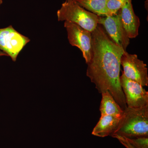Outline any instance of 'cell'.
I'll use <instances>...</instances> for the list:
<instances>
[{
    "label": "cell",
    "instance_id": "obj_17",
    "mask_svg": "<svg viewBox=\"0 0 148 148\" xmlns=\"http://www.w3.org/2000/svg\"><path fill=\"white\" fill-rule=\"evenodd\" d=\"M3 1L2 0H0V6H1V5L2 4Z\"/></svg>",
    "mask_w": 148,
    "mask_h": 148
},
{
    "label": "cell",
    "instance_id": "obj_16",
    "mask_svg": "<svg viewBox=\"0 0 148 148\" xmlns=\"http://www.w3.org/2000/svg\"><path fill=\"white\" fill-rule=\"evenodd\" d=\"M7 56L5 53L3 52L1 50H0V57L2 56Z\"/></svg>",
    "mask_w": 148,
    "mask_h": 148
},
{
    "label": "cell",
    "instance_id": "obj_1",
    "mask_svg": "<svg viewBox=\"0 0 148 148\" xmlns=\"http://www.w3.org/2000/svg\"><path fill=\"white\" fill-rule=\"evenodd\" d=\"M92 53L86 76L99 93L108 91L123 111L127 108L120 82L121 58L125 51L112 41L98 24L92 32Z\"/></svg>",
    "mask_w": 148,
    "mask_h": 148
},
{
    "label": "cell",
    "instance_id": "obj_15",
    "mask_svg": "<svg viewBox=\"0 0 148 148\" xmlns=\"http://www.w3.org/2000/svg\"><path fill=\"white\" fill-rule=\"evenodd\" d=\"M112 137L116 138L119 141L120 143L122 144L126 148H136L130 143L125 137L119 135H113L112 136Z\"/></svg>",
    "mask_w": 148,
    "mask_h": 148
},
{
    "label": "cell",
    "instance_id": "obj_8",
    "mask_svg": "<svg viewBox=\"0 0 148 148\" xmlns=\"http://www.w3.org/2000/svg\"><path fill=\"white\" fill-rule=\"evenodd\" d=\"M98 23L102 26L113 42L126 51L130 39L123 26L118 12L112 16H98Z\"/></svg>",
    "mask_w": 148,
    "mask_h": 148
},
{
    "label": "cell",
    "instance_id": "obj_10",
    "mask_svg": "<svg viewBox=\"0 0 148 148\" xmlns=\"http://www.w3.org/2000/svg\"><path fill=\"white\" fill-rule=\"evenodd\" d=\"M122 116H102L93 128L92 135L101 138L112 136L118 127Z\"/></svg>",
    "mask_w": 148,
    "mask_h": 148
},
{
    "label": "cell",
    "instance_id": "obj_9",
    "mask_svg": "<svg viewBox=\"0 0 148 148\" xmlns=\"http://www.w3.org/2000/svg\"><path fill=\"white\" fill-rule=\"evenodd\" d=\"M118 13L128 38H134L138 36L140 25V19L134 12L132 0H128Z\"/></svg>",
    "mask_w": 148,
    "mask_h": 148
},
{
    "label": "cell",
    "instance_id": "obj_14",
    "mask_svg": "<svg viewBox=\"0 0 148 148\" xmlns=\"http://www.w3.org/2000/svg\"><path fill=\"white\" fill-rule=\"evenodd\" d=\"M125 138L128 142L135 148H148V137L134 138Z\"/></svg>",
    "mask_w": 148,
    "mask_h": 148
},
{
    "label": "cell",
    "instance_id": "obj_11",
    "mask_svg": "<svg viewBox=\"0 0 148 148\" xmlns=\"http://www.w3.org/2000/svg\"><path fill=\"white\" fill-rule=\"evenodd\" d=\"M101 94L102 98L100 107L101 116L104 115L123 116L124 111L116 103L110 93L108 91H106Z\"/></svg>",
    "mask_w": 148,
    "mask_h": 148
},
{
    "label": "cell",
    "instance_id": "obj_13",
    "mask_svg": "<svg viewBox=\"0 0 148 148\" xmlns=\"http://www.w3.org/2000/svg\"><path fill=\"white\" fill-rule=\"evenodd\" d=\"M128 0H108L105 16L116 15Z\"/></svg>",
    "mask_w": 148,
    "mask_h": 148
},
{
    "label": "cell",
    "instance_id": "obj_5",
    "mask_svg": "<svg viewBox=\"0 0 148 148\" xmlns=\"http://www.w3.org/2000/svg\"><path fill=\"white\" fill-rule=\"evenodd\" d=\"M30 41L12 26L0 29V50L10 56L13 61H16L18 53Z\"/></svg>",
    "mask_w": 148,
    "mask_h": 148
},
{
    "label": "cell",
    "instance_id": "obj_4",
    "mask_svg": "<svg viewBox=\"0 0 148 148\" xmlns=\"http://www.w3.org/2000/svg\"><path fill=\"white\" fill-rule=\"evenodd\" d=\"M69 43L81 51L86 64L91 59L92 53V32L87 31L79 25L65 21Z\"/></svg>",
    "mask_w": 148,
    "mask_h": 148
},
{
    "label": "cell",
    "instance_id": "obj_3",
    "mask_svg": "<svg viewBox=\"0 0 148 148\" xmlns=\"http://www.w3.org/2000/svg\"><path fill=\"white\" fill-rule=\"evenodd\" d=\"M58 21H68L92 32L98 25V16L85 9L75 0H66L57 12Z\"/></svg>",
    "mask_w": 148,
    "mask_h": 148
},
{
    "label": "cell",
    "instance_id": "obj_7",
    "mask_svg": "<svg viewBox=\"0 0 148 148\" xmlns=\"http://www.w3.org/2000/svg\"><path fill=\"white\" fill-rule=\"evenodd\" d=\"M120 82L127 107L140 108L148 106V92L143 86L127 78L122 72Z\"/></svg>",
    "mask_w": 148,
    "mask_h": 148
},
{
    "label": "cell",
    "instance_id": "obj_12",
    "mask_svg": "<svg viewBox=\"0 0 148 148\" xmlns=\"http://www.w3.org/2000/svg\"><path fill=\"white\" fill-rule=\"evenodd\" d=\"M81 6L98 16H105L108 0H75Z\"/></svg>",
    "mask_w": 148,
    "mask_h": 148
},
{
    "label": "cell",
    "instance_id": "obj_6",
    "mask_svg": "<svg viewBox=\"0 0 148 148\" xmlns=\"http://www.w3.org/2000/svg\"><path fill=\"white\" fill-rule=\"evenodd\" d=\"M125 76L136 82L143 87L148 85V69L147 65L138 58L136 54H130L125 51L121 58Z\"/></svg>",
    "mask_w": 148,
    "mask_h": 148
},
{
    "label": "cell",
    "instance_id": "obj_2",
    "mask_svg": "<svg viewBox=\"0 0 148 148\" xmlns=\"http://www.w3.org/2000/svg\"><path fill=\"white\" fill-rule=\"evenodd\" d=\"M128 138L148 137V106L140 108L127 107L114 134Z\"/></svg>",
    "mask_w": 148,
    "mask_h": 148
}]
</instances>
